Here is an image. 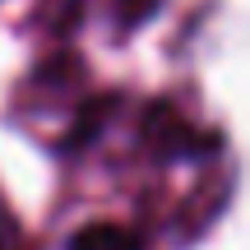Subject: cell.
I'll return each instance as SVG.
<instances>
[{
    "label": "cell",
    "instance_id": "1",
    "mask_svg": "<svg viewBox=\"0 0 250 250\" xmlns=\"http://www.w3.org/2000/svg\"><path fill=\"white\" fill-rule=\"evenodd\" d=\"M70 250H139V241H134V236L125 232V227L93 223V227H83V232L70 241Z\"/></svg>",
    "mask_w": 250,
    "mask_h": 250
}]
</instances>
